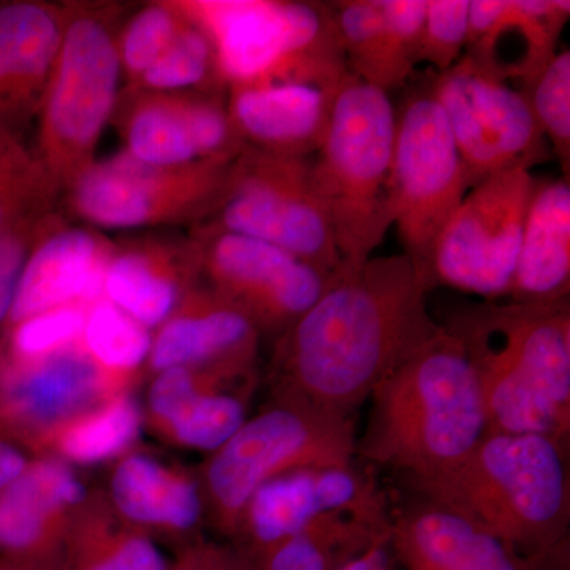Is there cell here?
I'll return each instance as SVG.
<instances>
[{
	"instance_id": "30",
	"label": "cell",
	"mask_w": 570,
	"mask_h": 570,
	"mask_svg": "<svg viewBox=\"0 0 570 570\" xmlns=\"http://www.w3.org/2000/svg\"><path fill=\"white\" fill-rule=\"evenodd\" d=\"M126 88L154 92L225 91L217 78L212 41L190 18L140 80Z\"/></svg>"
},
{
	"instance_id": "19",
	"label": "cell",
	"mask_w": 570,
	"mask_h": 570,
	"mask_svg": "<svg viewBox=\"0 0 570 570\" xmlns=\"http://www.w3.org/2000/svg\"><path fill=\"white\" fill-rule=\"evenodd\" d=\"M341 85L276 80L235 86L225 97L232 124L247 148L314 156L324 141Z\"/></svg>"
},
{
	"instance_id": "16",
	"label": "cell",
	"mask_w": 570,
	"mask_h": 570,
	"mask_svg": "<svg viewBox=\"0 0 570 570\" xmlns=\"http://www.w3.org/2000/svg\"><path fill=\"white\" fill-rule=\"evenodd\" d=\"M392 512L387 493L356 463L302 468L268 480L255 491L236 532V549L254 558L281 540L333 513Z\"/></svg>"
},
{
	"instance_id": "29",
	"label": "cell",
	"mask_w": 570,
	"mask_h": 570,
	"mask_svg": "<svg viewBox=\"0 0 570 570\" xmlns=\"http://www.w3.org/2000/svg\"><path fill=\"white\" fill-rule=\"evenodd\" d=\"M332 10L351 73L387 94L411 78L385 24L381 0H344L332 3Z\"/></svg>"
},
{
	"instance_id": "38",
	"label": "cell",
	"mask_w": 570,
	"mask_h": 570,
	"mask_svg": "<svg viewBox=\"0 0 570 570\" xmlns=\"http://www.w3.org/2000/svg\"><path fill=\"white\" fill-rule=\"evenodd\" d=\"M59 197L43 167L0 184V238L56 212Z\"/></svg>"
},
{
	"instance_id": "14",
	"label": "cell",
	"mask_w": 570,
	"mask_h": 570,
	"mask_svg": "<svg viewBox=\"0 0 570 570\" xmlns=\"http://www.w3.org/2000/svg\"><path fill=\"white\" fill-rule=\"evenodd\" d=\"M202 272L216 294L238 307L255 328L285 330L294 325L328 287L333 275L250 236L212 225L195 227Z\"/></svg>"
},
{
	"instance_id": "3",
	"label": "cell",
	"mask_w": 570,
	"mask_h": 570,
	"mask_svg": "<svg viewBox=\"0 0 570 570\" xmlns=\"http://www.w3.org/2000/svg\"><path fill=\"white\" fill-rule=\"evenodd\" d=\"M367 401L356 460L400 472L407 482L452 471L489 433L478 377L463 344L444 325Z\"/></svg>"
},
{
	"instance_id": "17",
	"label": "cell",
	"mask_w": 570,
	"mask_h": 570,
	"mask_svg": "<svg viewBox=\"0 0 570 570\" xmlns=\"http://www.w3.org/2000/svg\"><path fill=\"white\" fill-rule=\"evenodd\" d=\"M569 14L561 0H472L464 56L524 91L557 55Z\"/></svg>"
},
{
	"instance_id": "20",
	"label": "cell",
	"mask_w": 570,
	"mask_h": 570,
	"mask_svg": "<svg viewBox=\"0 0 570 570\" xmlns=\"http://www.w3.org/2000/svg\"><path fill=\"white\" fill-rule=\"evenodd\" d=\"M63 22L66 3L0 2V126L21 137L39 116Z\"/></svg>"
},
{
	"instance_id": "6",
	"label": "cell",
	"mask_w": 570,
	"mask_h": 570,
	"mask_svg": "<svg viewBox=\"0 0 570 570\" xmlns=\"http://www.w3.org/2000/svg\"><path fill=\"white\" fill-rule=\"evenodd\" d=\"M396 111L389 94L348 71L337 92L314 175L341 262L363 264L393 227L390 167Z\"/></svg>"
},
{
	"instance_id": "46",
	"label": "cell",
	"mask_w": 570,
	"mask_h": 570,
	"mask_svg": "<svg viewBox=\"0 0 570 570\" xmlns=\"http://www.w3.org/2000/svg\"><path fill=\"white\" fill-rule=\"evenodd\" d=\"M0 570H29V569L22 568V566L17 564V562L6 560V558H2V560H0Z\"/></svg>"
},
{
	"instance_id": "32",
	"label": "cell",
	"mask_w": 570,
	"mask_h": 570,
	"mask_svg": "<svg viewBox=\"0 0 570 570\" xmlns=\"http://www.w3.org/2000/svg\"><path fill=\"white\" fill-rule=\"evenodd\" d=\"M82 335L94 362L118 370L140 365L151 352L148 328L108 299L94 303L91 313L86 316Z\"/></svg>"
},
{
	"instance_id": "5",
	"label": "cell",
	"mask_w": 570,
	"mask_h": 570,
	"mask_svg": "<svg viewBox=\"0 0 570 570\" xmlns=\"http://www.w3.org/2000/svg\"><path fill=\"white\" fill-rule=\"evenodd\" d=\"M124 11L119 3H66L33 151L61 197L96 163L97 146L115 116L122 78L116 39Z\"/></svg>"
},
{
	"instance_id": "28",
	"label": "cell",
	"mask_w": 570,
	"mask_h": 570,
	"mask_svg": "<svg viewBox=\"0 0 570 570\" xmlns=\"http://www.w3.org/2000/svg\"><path fill=\"white\" fill-rule=\"evenodd\" d=\"M111 490L118 509L137 523L189 530L200 519L202 501L194 483L145 456L124 461Z\"/></svg>"
},
{
	"instance_id": "10",
	"label": "cell",
	"mask_w": 570,
	"mask_h": 570,
	"mask_svg": "<svg viewBox=\"0 0 570 570\" xmlns=\"http://www.w3.org/2000/svg\"><path fill=\"white\" fill-rule=\"evenodd\" d=\"M279 401V406L243 423L209 461V494L232 530L268 480L295 469L358 461L354 419L335 417L298 401Z\"/></svg>"
},
{
	"instance_id": "45",
	"label": "cell",
	"mask_w": 570,
	"mask_h": 570,
	"mask_svg": "<svg viewBox=\"0 0 570 570\" xmlns=\"http://www.w3.org/2000/svg\"><path fill=\"white\" fill-rule=\"evenodd\" d=\"M539 570H570V542L569 539H566L564 542H561L560 546L557 547L549 557L546 558V561L542 562Z\"/></svg>"
},
{
	"instance_id": "13",
	"label": "cell",
	"mask_w": 570,
	"mask_h": 570,
	"mask_svg": "<svg viewBox=\"0 0 570 570\" xmlns=\"http://www.w3.org/2000/svg\"><path fill=\"white\" fill-rule=\"evenodd\" d=\"M471 186L491 175L527 168L543 157L546 137L532 115L527 94L498 80L463 56L430 82Z\"/></svg>"
},
{
	"instance_id": "23",
	"label": "cell",
	"mask_w": 570,
	"mask_h": 570,
	"mask_svg": "<svg viewBox=\"0 0 570 570\" xmlns=\"http://www.w3.org/2000/svg\"><path fill=\"white\" fill-rule=\"evenodd\" d=\"M100 371L92 356L66 347L31 362L0 367V417L45 426L77 414L99 395Z\"/></svg>"
},
{
	"instance_id": "43",
	"label": "cell",
	"mask_w": 570,
	"mask_h": 570,
	"mask_svg": "<svg viewBox=\"0 0 570 570\" xmlns=\"http://www.w3.org/2000/svg\"><path fill=\"white\" fill-rule=\"evenodd\" d=\"M28 466L29 461L24 453L3 434H0V491L20 478Z\"/></svg>"
},
{
	"instance_id": "27",
	"label": "cell",
	"mask_w": 570,
	"mask_h": 570,
	"mask_svg": "<svg viewBox=\"0 0 570 570\" xmlns=\"http://www.w3.org/2000/svg\"><path fill=\"white\" fill-rule=\"evenodd\" d=\"M390 528L392 512L333 513L249 560L255 570H340L389 542Z\"/></svg>"
},
{
	"instance_id": "21",
	"label": "cell",
	"mask_w": 570,
	"mask_h": 570,
	"mask_svg": "<svg viewBox=\"0 0 570 570\" xmlns=\"http://www.w3.org/2000/svg\"><path fill=\"white\" fill-rule=\"evenodd\" d=\"M390 550L404 570H535L489 532L422 497L392 510Z\"/></svg>"
},
{
	"instance_id": "12",
	"label": "cell",
	"mask_w": 570,
	"mask_h": 570,
	"mask_svg": "<svg viewBox=\"0 0 570 570\" xmlns=\"http://www.w3.org/2000/svg\"><path fill=\"white\" fill-rule=\"evenodd\" d=\"M538 179L527 168L491 175L472 186L445 224L431 257L434 287L505 298Z\"/></svg>"
},
{
	"instance_id": "25",
	"label": "cell",
	"mask_w": 570,
	"mask_h": 570,
	"mask_svg": "<svg viewBox=\"0 0 570 570\" xmlns=\"http://www.w3.org/2000/svg\"><path fill=\"white\" fill-rule=\"evenodd\" d=\"M82 494L81 483L61 463L29 464L0 491L2 558L29 570H47L51 564V515L63 505L80 502Z\"/></svg>"
},
{
	"instance_id": "7",
	"label": "cell",
	"mask_w": 570,
	"mask_h": 570,
	"mask_svg": "<svg viewBox=\"0 0 570 570\" xmlns=\"http://www.w3.org/2000/svg\"><path fill=\"white\" fill-rule=\"evenodd\" d=\"M204 29L225 91L276 80L341 85L348 73L332 6L292 0H178Z\"/></svg>"
},
{
	"instance_id": "36",
	"label": "cell",
	"mask_w": 570,
	"mask_h": 570,
	"mask_svg": "<svg viewBox=\"0 0 570 570\" xmlns=\"http://www.w3.org/2000/svg\"><path fill=\"white\" fill-rule=\"evenodd\" d=\"M80 305L56 307L9 326L10 362H31L69 347L85 330Z\"/></svg>"
},
{
	"instance_id": "44",
	"label": "cell",
	"mask_w": 570,
	"mask_h": 570,
	"mask_svg": "<svg viewBox=\"0 0 570 570\" xmlns=\"http://www.w3.org/2000/svg\"><path fill=\"white\" fill-rule=\"evenodd\" d=\"M340 570H396V562L393 560L392 550H390V540L379 543Z\"/></svg>"
},
{
	"instance_id": "31",
	"label": "cell",
	"mask_w": 570,
	"mask_h": 570,
	"mask_svg": "<svg viewBox=\"0 0 570 570\" xmlns=\"http://www.w3.org/2000/svg\"><path fill=\"white\" fill-rule=\"evenodd\" d=\"M187 21L189 18L178 0H163L145 3L122 22L116 47L124 88L140 80L141 75L170 47Z\"/></svg>"
},
{
	"instance_id": "26",
	"label": "cell",
	"mask_w": 570,
	"mask_h": 570,
	"mask_svg": "<svg viewBox=\"0 0 570 570\" xmlns=\"http://www.w3.org/2000/svg\"><path fill=\"white\" fill-rule=\"evenodd\" d=\"M257 333L249 317L216 294L165 321L149 360L159 371L209 362L238 366L253 354Z\"/></svg>"
},
{
	"instance_id": "35",
	"label": "cell",
	"mask_w": 570,
	"mask_h": 570,
	"mask_svg": "<svg viewBox=\"0 0 570 570\" xmlns=\"http://www.w3.org/2000/svg\"><path fill=\"white\" fill-rule=\"evenodd\" d=\"M245 404L230 395H194L168 420L183 444L202 450L223 448L246 422Z\"/></svg>"
},
{
	"instance_id": "33",
	"label": "cell",
	"mask_w": 570,
	"mask_h": 570,
	"mask_svg": "<svg viewBox=\"0 0 570 570\" xmlns=\"http://www.w3.org/2000/svg\"><path fill=\"white\" fill-rule=\"evenodd\" d=\"M540 132L549 138L569 178L570 160V51H557L523 91Z\"/></svg>"
},
{
	"instance_id": "18",
	"label": "cell",
	"mask_w": 570,
	"mask_h": 570,
	"mask_svg": "<svg viewBox=\"0 0 570 570\" xmlns=\"http://www.w3.org/2000/svg\"><path fill=\"white\" fill-rule=\"evenodd\" d=\"M115 246L102 230L71 225L59 214L26 258L7 326L99 298Z\"/></svg>"
},
{
	"instance_id": "22",
	"label": "cell",
	"mask_w": 570,
	"mask_h": 570,
	"mask_svg": "<svg viewBox=\"0 0 570 570\" xmlns=\"http://www.w3.org/2000/svg\"><path fill=\"white\" fill-rule=\"evenodd\" d=\"M200 272V246L194 236H135L116 243L104 292L108 302L149 328L167 321L181 295L183 281Z\"/></svg>"
},
{
	"instance_id": "15",
	"label": "cell",
	"mask_w": 570,
	"mask_h": 570,
	"mask_svg": "<svg viewBox=\"0 0 570 570\" xmlns=\"http://www.w3.org/2000/svg\"><path fill=\"white\" fill-rule=\"evenodd\" d=\"M112 121L124 154L149 165H186L238 156L245 149L225 91L154 92L122 88Z\"/></svg>"
},
{
	"instance_id": "9",
	"label": "cell",
	"mask_w": 570,
	"mask_h": 570,
	"mask_svg": "<svg viewBox=\"0 0 570 570\" xmlns=\"http://www.w3.org/2000/svg\"><path fill=\"white\" fill-rule=\"evenodd\" d=\"M236 157L164 167L121 153L96 160L63 198L75 219L97 230L198 227L223 200Z\"/></svg>"
},
{
	"instance_id": "39",
	"label": "cell",
	"mask_w": 570,
	"mask_h": 570,
	"mask_svg": "<svg viewBox=\"0 0 570 570\" xmlns=\"http://www.w3.org/2000/svg\"><path fill=\"white\" fill-rule=\"evenodd\" d=\"M58 214L52 212L43 219L24 225L0 238V328L9 322L14 291H17L26 258L40 235L55 223Z\"/></svg>"
},
{
	"instance_id": "24",
	"label": "cell",
	"mask_w": 570,
	"mask_h": 570,
	"mask_svg": "<svg viewBox=\"0 0 570 570\" xmlns=\"http://www.w3.org/2000/svg\"><path fill=\"white\" fill-rule=\"evenodd\" d=\"M570 292L569 178L535 183L508 298L554 303Z\"/></svg>"
},
{
	"instance_id": "11",
	"label": "cell",
	"mask_w": 570,
	"mask_h": 570,
	"mask_svg": "<svg viewBox=\"0 0 570 570\" xmlns=\"http://www.w3.org/2000/svg\"><path fill=\"white\" fill-rule=\"evenodd\" d=\"M471 187L448 119L428 85L396 112L389 195L403 254L433 288L434 247Z\"/></svg>"
},
{
	"instance_id": "40",
	"label": "cell",
	"mask_w": 570,
	"mask_h": 570,
	"mask_svg": "<svg viewBox=\"0 0 570 570\" xmlns=\"http://www.w3.org/2000/svg\"><path fill=\"white\" fill-rule=\"evenodd\" d=\"M197 393L189 367H170L154 382L149 404L154 414L168 422Z\"/></svg>"
},
{
	"instance_id": "2",
	"label": "cell",
	"mask_w": 570,
	"mask_h": 570,
	"mask_svg": "<svg viewBox=\"0 0 570 570\" xmlns=\"http://www.w3.org/2000/svg\"><path fill=\"white\" fill-rule=\"evenodd\" d=\"M478 377L489 433L570 445V302H485L444 325Z\"/></svg>"
},
{
	"instance_id": "1",
	"label": "cell",
	"mask_w": 570,
	"mask_h": 570,
	"mask_svg": "<svg viewBox=\"0 0 570 570\" xmlns=\"http://www.w3.org/2000/svg\"><path fill=\"white\" fill-rule=\"evenodd\" d=\"M433 291L404 255L341 265L276 347L281 400L354 419L377 385L441 332Z\"/></svg>"
},
{
	"instance_id": "42",
	"label": "cell",
	"mask_w": 570,
	"mask_h": 570,
	"mask_svg": "<svg viewBox=\"0 0 570 570\" xmlns=\"http://www.w3.org/2000/svg\"><path fill=\"white\" fill-rule=\"evenodd\" d=\"M41 167L36 153L22 141L21 135L0 126V184L20 178Z\"/></svg>"
},
{
	"instance_id": "8",
	"label": "cell",
	"mask_w": 570,
	"mask_h": 570,
	"mask_svg": "<svg viewBox=\"0 0 570 570\" xmlns=\"http://www.w3.org/2000/svg\"><path fill=\"white\" fill-rule=\"evenodd\" d=\"M202 225L261 239L326 275H335L343 265L318 193L314 156H284L245 146L223 200Z\"/></svg>"
},
{
	"instance_id": "4",
	"label": "cell",
	"mask_w": 570,
	"mask_h": 570,
	"mask_svg": "<svg viewBox=\"0 0 570 570\" xmlns=\"http://www.w3.org/2000/svg\"><path fill=\"white\" fill-rule=\"evenodd\" d=\"M407 483L417 497L489 532L532 569L569 539V445L549 436L487 433L452 471Z\"/></svg>"
},
{
	"instance_id": "41",
	"label": "cell",
	"mask_w": 570,
	"mask_h": 570,
	"mask_svg": "<svg viewBox=\"0 0 570 570\" xmlns=\"http://www.w3.org/2000/svg\"><path fill=\"white\" fill-rule=\"evenodd\" d=\"M168 570H255L253 561L234 547L206 546L184 554L175 569Z\"/></svg>"
},
{
	"instance_id": "34",
	"label": "cell",
	"mask_w": 570,
	"mask_h": 570,
	"mask_svg": "<svg viewBox=\"0 0 570 570\" xmlns=\"http://www.w3.org/2000/svg\"><path fill=\"white\" fill-rule=\"evenodd\" d=\"M140 430V414L130 400H119L99 414L70 428L62 438V450L78 463H97L129 448Z\"/></svg>"
},
{
	"instance_id": "37",
	"label": "cell",
	"mask_w": 570,
	"mask_h": 570,
	"mask_svg": "<svg viewBox=\"0 0 570 570\" xmlns=\"http://www.w3.org/2000/svg\"><path fill=\"white\" fill-rule=\"evenodd\" d=\"M468 28L469 0H426L420 63L438 73L452 69L466 51Z\"/></svg>"
}]
</instances>
